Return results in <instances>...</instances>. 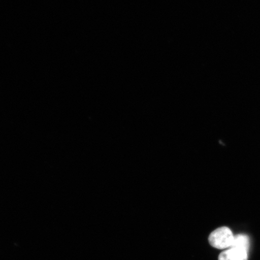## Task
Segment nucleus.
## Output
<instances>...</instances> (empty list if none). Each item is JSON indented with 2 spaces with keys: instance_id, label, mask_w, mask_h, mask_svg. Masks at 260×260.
I'll return each instance as SVG.
<instances>
[{
  "instance_id": "obj_3",
  "label": "nucleus",
  "mask_w": 260,
  "mask_h": 260,
  "mask_svg": "<svg viewBox=\"0 0 260 260\" xmlns=\"http://www.w3.org/2000/svg\"><path fill=\"white\" fill-rule=\"evenodd\" d=\"M249 246L248 236L245 235H238L235 236L233 243L230 248H238L248 252Z\"/></svg>"
},
{
  "instance_id": "obj_2",
  "label": "nucleus",
  "mask_w": 260,
  "mask_h": 260,
  "mask_svg": "<svg viewBox=\"0 0 260 260\" xmlns=\"http://www.w3.org/2000/svg\"><path fill=\"white\" fill-rule=\"evenodd\" d=\"M219 260H248V252L244 250L230 248L220 253Z\"/></svg>"
},
{
  "instance_id": "obj_1",
  "label": "nucleus",
  "mask_w": 260,
  "mask_h": 260,
  "mask_svg": "<svg viewBox=\"0 0 260 260\" xmlns=\"http://www.w3.org/2000/svg\"><path fill=\"white\" fill-rule=\"evenodd\" d=\"M235 236L226 226L219 228L211 233L209 237L210 245L219 249L230 248L234 241Z\"/></svg>"
}]
</instances>
